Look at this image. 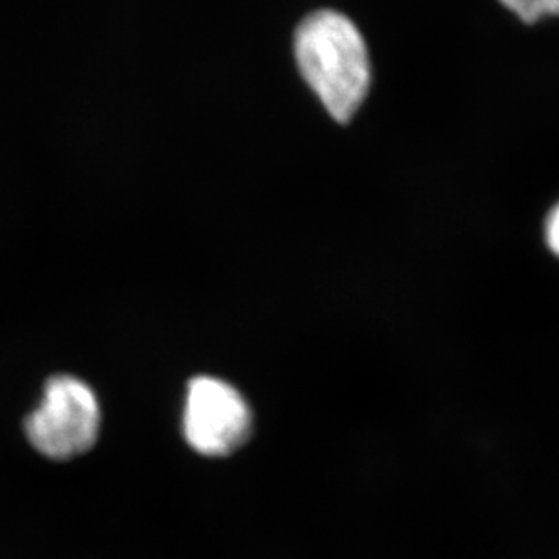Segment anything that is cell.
Masks as SVG:
<instances>
[{
	"label": "cell",
	"mask_w": 559,
	"mask_h": 559,
	"mask_svg": "<svg viewBox=\"0 0 559 559\" xmlns=\"http://www.w3.org/2000/svg\"><path fill=\"white\" fill-rule=\"evenodd\" d=\"M296 59L326 111L337 122L352 120L371 85L370 53L359 27L337 11H316L297 27Z\"/></svg>",
	"instance_id": "1"
},
{
	"label": "cell",
	"mask_w": 559,
	"mask_h": 559,
	"mask_svg": "<svg viewBox=\"0 0 559 559\" xmlns=\"http://www.w3.org/2000/svg\"><path fill=\"white\" fill-rule=\"evenodd\" d=\"M100 431V406L90 385L71 374H59L46 384L37 412L26 420L27 440L38 453L53 460L84 454Z\"/></svg>",
	"instance_id": "2"
},
{
	"label": "cell",
	"mask_w": 559,
	"mask_h": 559,
	"mask_svg": "<svg viewBox=\"0 0 559 559\" xmlns=\"http://www.w3.org/2000/svg\"><path fill=\"white\" fill-rule=\"evenodd\" d=\"M183 431L198 453L227 456L247 442L252 413L234 385L214 377H195L187 391Z\"/></svg>",
	"instance_id": "3"
},
{
	"label": "cell",
	"mask_w": 559,
	"mask_h": 559,
	"mask_svg": "<svg viewBox=\"0 0 559 559\" xmlns=\"http://www.w3.org/2000/svg\"><path fill=\"white\" fill-rule=\"evenodd\" d=\"M523 22L534 24L545 16H559V0H500Z\"/></svg>",
	"instance_id": "4"
},
{
	"label": "cell",
	"mask_w": 559,
	"mask_h": 559,
	"mask_svg": "<svg viewBox=\"0 0 559 559\" xmlns=\"http://www.w3.org/2000/svg\"><path fill=\"white\" fill-rule=\"evenodd\" d=\"M545 239L549 249L559 258V203L550 211L547 223H545Z\"/></svg>",
	"instance_id": "5"
}]
</instances>
